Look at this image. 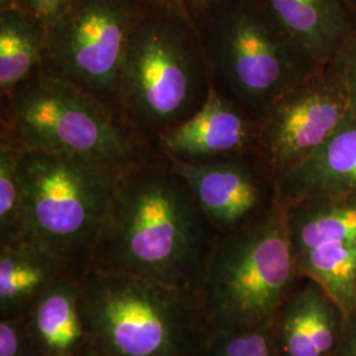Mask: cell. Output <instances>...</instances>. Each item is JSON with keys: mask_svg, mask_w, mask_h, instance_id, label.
<instances>
[{"mask_svg": "<svg viewBox=\"0 0 356 356\" xmlns=\"http://www.w3.org/2000/svg\"><path fill=\"white\" fill-rule=\"evenodd\" d=\"M216 238L185 178L161 153L119 172L91 266L198 297Z\"/></svg>", "mask_w": 356, "mask_h": 356, "instance_id": "cell-1", "label": "cell"}, {"mask_svg": "<svg viewBox=\"0 0 356 356\" xmlns=\"http://www.w3.org/2000/svg\"><path fill=\"white\" fill-rule=\"evenodd\" d=\"M211 89L191 16L144 6L129 36L118 86V111L128 124L157 151L159 140L200 111Z\"/></svg>", "mask_w": 356, "mask_h": 356, "instance_id": "cell-2", "label": "cell"}, {"mask_svg": "<svg viewBox=\"0 0 356 356\" xmlns=\"http://www.w3.org/2000/svg\"><path fill=\"white\" fill-rule=\"evenodd\" d=\"M76 282L95 356H194L204 344L207 326L193 293L94 266Z\"/></svg>", "mask_w": 356, "mask_h": 356, "instance_id": "cell-3", "label": "cell"}, {"mask_svg": "<svg viewBox=\"0 0 356 356\" xmlns=\"http://www.w3.org/2000/svg\"><path fill=\"white\" fill-rule=\"evenodd\" d=\"M191 19L213 89L257 122L322 66L254 0H213Z\"/></svg>", "mask_w": 356, "mask_h": 356, "instance_id": "cell-4", "label": "cell"}, {"mask_svg": "<svg viewBox=\"0 0 356 356\" xmlns=\"http://www.w3.org/2000/svg\"><path fill=\"white\" fill-rule=\"evenodd\" d=\"M297 277L286 210L279 201L213 243L198 291L209 334L272 326Z\"/></svg>", "mask_w": 356, "mask_h": 356, "instance_id": "cell-5", "label": "cell"}, {"mask_svg": "<svg viewBox=\"0 0 356 356\" xmlns=\"http://www.w3.org/2000/svg\"><path fill=\"white\" fill-rule=\"evenodd\" d=\"M26 149L60 153L116 169L161 154L113 106L40 72L1 97V123Z\"/></svg>", "mask_w": 356, "mask_h": 356, "instance_id": "cell-6", "label": "cell"}, {"mask_svg": "<svg viewBox=\"0 0 356 356\" xmlns=\"http://www.w3.org/2000/svg\"><path fill=\"white\" fill-rule=\"evenodd\" d=\"M120 170L76 156L24 148L22 241L48 251L78 279L92 264Z\"/></svg>", "mask_w": 356, "mask_h": 356, "instance_id": "cell-7", "label": "cell"}, {"mask_svg": "<svg viewBox=\"0 0 356 356\" xmlns=\"http://www.w3.org/2000/svg\"><path fill=\"white\" fill-rule=\"evenodd\" d=\"M139 0H73L49 28L42 72L118 110V86Z\"/></svg>", "mask_w": 356, "mask_h": 356, "instance_id": "cell-8", "label": "cell"}, {"mask_svg": "<svg viewBox=\"0 0 356 356\" xmlns=\"http://www.w3.org/2000/svg\"><path fill=\"white\" fill-rule=\"evenodd\" d=\"M351 115L343 83L330 64L285 91L259 122L256 156L280 184L330 139Z\"/></svg>", "mask_w": 356, "mask_h": 356, "instance_id": "cell-9", "label": "cell"}, {"mask_svg": "<svg viewBox=\"0 0 356 356\" xmlns=\"http://www.w3.org/2000/svg\"><path fill=\"white\" fill-rule=\"evenodd\" d=\"M298 277L317 282L356 314V197L312 198L284 204Z\"/></svg>", "mask_w": 356, "mask_h": 356, "instance_id": "cell-10", "label": "cell"}, {"mask_svg": "<svg viewBox=\"0 0 356 356\" xmlns=\"http://www.w3.org/2000/svg\"><path fill=\"white\" fill-rule=\"evenodd\" d=\"M169 160L216 236L242 229L280 201L277 181L256 153L200 164Z\"/></svg>", "mask_w": 356, "mask_h": 356, "instance_id": "cell-11", "label": "cell"}, {"mask_svg": "<svg viewBox=\"0 0 356 356\" xmlns=\"http://www.w3.org/2000/svg\"><path fill=\"white\" fill-rule=\"evenodd\" d=\"M259 122L216 90L195 114L169 131L157 151L181 163L200 164L256 153Z\"/></svg>", "mask_w": 356, "mask_h": 356, "instance_id": "cell-12", "label": "cell"}, {"mask_svg": "<svg viewBox=\"0 0 356 356\" xmlns=\"http://www.w3.org/2000/svg\"><path fill=\"white\" fill-rule=\"evenodd\" d=\"M341 307L317 282L291 293L272 323L282 356H332L343 334Z\"/></svg>", "mask_w": 356, "mask_h": 356, "instance_id": "cell-13", "label": "cell"}, {"mask_svg": "<svg viewBox=\"0 0 356 356\" xmlns=\"http://www.w3.org/2000/svg\"><path fill=\"white\" fill-rule=\"evenodd\" d=\"M284 204L312 198L356 197V115L279 184Z\"/></svg>", "mask_w": 356, "mask_h": 356, "instance_id": "cell-14", "label": "cell"}, {"mask_svg": "<svg viewBox=\"0 0 356 356\" xmlns=\"http://www.w3.org/2000/svg\"><path fill=\"white\" fill-rule=\"evenodd\" d=\"M319 65L335 57L356 32L347 0H254Z\"/></svg>", "mask_w": 356, "mask_h": 356, "instance_id": "cell-15", "label": "cell"}, {"mask_svg": "<svg viewBox=\"0 0 356 356\" xmlns=\"http://www.w3.org/2000/svg\"><path fill=\"white\" fill-rule=\"evenodd\" d=\"M73 276L64 264L28 241L0 247L1 317L26 316L51 284Z\"/></svg>", "mask_w": 356, "mask_h": 356, "instance_id": "cell-16", "label": "cell"}, {"mask_svg": "<svg viewBox=\"0 0 356 356\" xmlns=\"http://www.w3.org/2000/svg\"><path fill=\"white\" fill-rule=\"evenodd\" d=\"M26 316L28 332L38 356H76L86 344L74 276L51 284Z\"/></svg>", "mask_w": 356, "mask_h": 356, "instance_id": "cell-17", "label": "cell"}, {"mask_svg": "<svg viewBox=\"0 0 356 356\" xmlns=\"http://www.w3.org/2000/svg\"><path fill=\"white\" fill-rule=\"evenodd\" d=\"M48 26L16 6L0 11V97L42 72Z\"/></svg>", "mask_w": 356, "mask_h": 356, "instance_id": "cell-18", "label": "cell"}, {"mask_svg": "<svg viewBox=\"0 0 356 356\" xmlns=\"http://www.w3.org/2000/svg\"><path fill=\"white\" fill-rule=\"evenodd\" d=\"M23 151L10 128L0 124V247L23 239Z\"/></svg>", "mask_w": 356, "mask_h": 356, "instance_id": "cell-19", "label": "cell"}, {"mask_svg": "<svg viewBox=\"0 0 356 356\" xmlns=\"http://www.w3.org/2000/svg\"><path fill=\"white\" fill-rule=\"evenodd\" d=\"M210 356H282L272 326L210 334Z\"/></svg>", "mask_w": 356, "mask_h": 356, "instance_id": "cell-20", "label": "cell"}, {"mask_svg": "<svg viewBox=\"0 0 356 356\" xmlns=\"http://www.w3.org/2000/svg\"><path fill=\"white\" fill-rule=\"evenodd\" d=\"M26 327V316H8L0 321V356H36Z\"/></svg>", "mask_w": 356, "mask_h": 356, "instance_id": "cell-21", "label": "cell"}, {"mask_svg": "<svg viewBox=\"0 0 356 356\" xmlns=\"http://www.w3.org/2000/svg\"><path fill=\"white\" fill-rule=\"evenodd\" d=\"M329 64L343 83L351 114L356 115V32L344 42Z\"/></svg>", "mask_w": 356, "mask_h": 356, "instance_id": "cell-22", "label": "cell"}, {"mask_svg": "<svg viewBox=\"0 0 356 356\" xmlns=\"http://www.w3.org/2000/svg\"><path fill=\"white\" fill-rule=\"evenodd\" d=\"M73 0H19L17 6L49 26L66 11Z\"/></svg>", "mask_w": 356, "mask_h": 356, "instance_id": "cell-23", "label": "cell"}, {"mask_svg": "<svg viewBox=\"0 0 356 356\" xmlns=\"http://www.w3.org/2000/svg\"><path fill=\"white\" fill-rule=\"evenodd\" d=\"M145 7L161 8L176 13H185L193 17L202 11L213 0H139Z\"/></svg>", "mask_w": 356, "mask_h": 356, "instance_id": "cell-24", "label": "cell"}, {"mask_svg": "<svg viewBox=\"0 0 356 356\" xmlns=\"http://www.w3.org/2000/svg\"><path fill=\"white\" fill-rule=\"evenodd\" d=\"M332 356H356V314L346 319L341 342Z\"/></svg>", "mask_w": 356, "mask_h": 356, "instance_id": "cell-25", "label": "cell"}, {"mask_svg": "<svg viewBox=\"0 0 356 356\" xmlns=\"http://www.w3.org/2000/svg\"><path fill=\"white\" fill-rule=\"evenodd\" d=\"M17 3H19V0H0V11L16 7Z\"/></svg>", "mask_w": 356, "mask_h": 356, "instance_id": "cell-26", "label": "cell"}, {"mask_svg": "<svg viewBox=\"0 0 356 356\" xmlns=\"http://www.w3.org/2000/svg\"><path fill=\"white\" fill-rule=\"evenodd\" d=\"M347 3H348L351 11L354 13V17H355L356 20V0H347Z\"/></svg>", "mask_w": 356, "mask_h": 356, "instance_id": "cell-27", "label": "cell"}]
</instances>
